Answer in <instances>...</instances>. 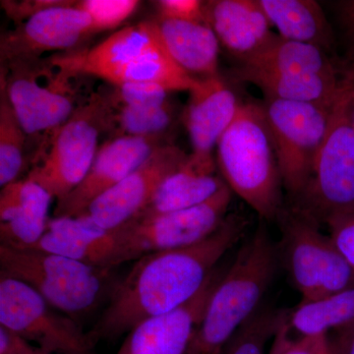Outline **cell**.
<instances>
[{"instance_id":"obj_1","label":"cell","mask_w":354,"mask_h":354,"mask_svg":"<svg viewBox=\"0 0 354 354\" xmlns=\"http://www.w3.org/2000/svg\"><path fill=\"white\" fill-rule=\"evenodd\" d=\"M247 221L228 215L199 243L148 254L113 288L109 305L90 334L95 342L128 334L146 319L178 308L201 290L221 258L243 239Z\"/></svg>"},{"instance_id":"obj_2","label":"cell","mask_w":354,"mask_h":354,"mask_svg":"<svg viewBox=\"0 0 354 354\" xmlns=\"http://www.w3.org/2000/svg\"><path fill=\"white\" fill-rule=\"evenodd\" d=\"M279 262L278 244L261 223L218 281L186 354H221L261 308Z\"/></svg>"},{"instance_id":"obj_3","label":"cell","mask_w":354,"mask_h":354,"mask_svg":"<svg viewBox=\"0 0 354 354\" xmlns=\"http://www.w3.org/2000/svg\"><path fill=\"white\" fill-rule=\"evenodd\" d=\"M216 150L228 188L263 220H278L285 208L283 184L262 104L242 102Z\"/></svg>"},{"instance_id":"obj_4","label":"cell","mask_w":354,"mask_h":354,"mask_svg":"<svg viewBox=\"0 0 354 354\" xmlns=\"http://www.w3.org/2000/svg\"><path fill=\"white\" fill-rule=\"evenodd\" d=\"M111 271L38 249L0 243V277L22 281L75 320L101 302Z\"/></svg>"},{"instance_id":"obj_5","label":"cell","mask_w":354,"mask_h":354,"mask_svg":"<svg viewBox=\"0 0 354 354\" xmlns=\"http://www.w3.org/2000/svg\"><path fill=\"white\" fill-rule=\"evenodd\" d=\"M341 78V77H339ZM292 207L319 223L354 212V124L348 88L341 79L329 127L306 189Z\"/></svg>"},{"instance_id":"obj_6","label":"cell","mask_w":354,"mask_h":354,"mask_svg":"<svg viewBox=\"0 0 354 354\" xmlns=\"http://www.w3.org/2000/svg\"><path fill=\"white\" fill-rule=\"evenodd\" d=\"M278 221V245L293 286L301 300L318 299L354 286V271L318 221L295 207L283 208Z\"/></svg>"},{"instance_id":"obj_7","label":"cell","mask_w":354,"mask_h":354,"mask_svg":"<svg viewBox=\"0 0 354 354\" xmlns=\"http://www.w3.org/2000/svg\"><path fill=\"white\" fill-rule=\"evenodd\" d=\"M111 111L104 93L78 106L51 134L50 147L26 178L38 183L57 202L68 196L88 174L99 152L102 132L109 131Z\"/></svg>"},{"instance_id":"obj_8","label":"cell","mask_w":354,"mask_h":354,"mask_svg":"<svg viewBox=\"0 0 354 354\" xmlns=\"http://www.w3.org/2000/svg\"><path fill=\"white\" fill-rule=\"evenodd\" d=\"M333 104L324 106L271 99H265L262 104L278 158L283 189L293 202L299 199L308 185L329 127Z\"/></svg>"},{"instance_id":"obj_9","label":"cell","mask_w":354,"mask_h":354,"mask_svg":"<svg viewBox=\"0 0 354 354\" xmlns=\"http://www.w3.org/2000/svg\"><path fill=\"white\" fill-rule=\"evenodd\" d=\"M232 199V191L225 185L197 206L131 221L118 227L115 267L148 254L184 248L205 241L227 220Z\"/></svg>"},{"instance_id":"obj_10","label":"cell","mask_w":354,"mask_h":354,"mask_svg":"<svg viewBox=\"0 0 354 354\" xmlns=\"http://www.w3.org/2000/svg\"><path fill=\"white\" fill-rule=\"evenodd\" d=\"M0 326L53 354H95L90 332L17 279L0 277Z\"/></svg>"},{"instance_id":"obj_11","label":"cell","mask_w":354,"mask_h":354,"mask_svg":"<svg viewBox=\"0 0 354 354\" xmlns=\"http://www.w3.org/2000/svg\"><path fill=\"white\" fill-rule=\"evenodd\" d=\"M1 90L28 135L55 131L78 106L71 87L73 74L39 59L6 66Z\"/></svg>"},{"instance_id":"obj_12","label":"cell","mask_w":354,"mask_h":354,"mask_svg":"<svg viewBox=\"0 0 354 354\" xmlns=\"http://www.w3.org/2000/svg\"><path fill=\"white\" fill-rule=\"evenodd\" d=\"M188 156L172 143L158 147L121 183L97 198L82 215L104 230L127 225L146 208L160 184Z\"/></svg>"},{"instance_id":"obj_13","label":"cell","mask_w":354,"mask_h":354,"mask_svg":"<svg viewBox=\"0 0 354 354\" xmlns=\"http://www.w3.org/2000/svg\"><path fill=\"white\" fill-rule=\"evenodd\" d=\"M77 1L41 11L6 32L0 41L4 67L34 62L46 51L68 50L94 35L87 14Z\"/></svg>"},{"instance_id":"obj_14","label":"cell","mask_w":354,"mask_h":354,"mask_svg":"<svg viewBox=\"0 0 354 354\" xmlns=\"http://www.w3.org/2000/svg\"><path fill=\"white\" fill-rule=\"evenodd\" d=\"M169 143V134L113 137L99 149L81 183L68 196L57 203L53 218L82 215L97 198L121 183L158 147Z\"/></svg>"},{"instance_id":"obj_15","label":"cell","mask_w":354,"mask_h":354,"mask_svg":"<svg viewBox=\"0 0 354 354\" xmlns=\"http://www.w3.org/2000/svg\"><path fill=\"white\" fill-rule=\"evenodd\" d=\"M223 272L216 268L189 301L135 326L116 354L187 353L207 304Z\"/></svg>"},{"instance_id":"obj_16","label":"cell","mask_w":354,"mask_h":354,"mask_svg":"<svg viewBox=\"0 0 354 354\" xmlns=\"http://www.w3.org/2000/svg\"><path fill=\"white\" fill-rule=\"evenodd\" d=\"M189 94L183 116L192 146L190 155L200 162H216L214 149L234 120L242 102L220 74L198 79Z\"/></svg>"},{"instance_id":"obj_17","label":"cell","mask_w":354,"mask_h":354,"mask_svg":"<svg viewBox=\"0 0 354 354\" xmlns=\"http://www.w3.org/2000/svg\"><path fill=\"white\" fill-rule=\"evenodd\" d=\"M164 53L169 55L157 20H150L118 30L88 50L59 55L51 62L73 75L95 76L102 69Z\"/></svg>"},{"instance_id":"obj_18","label":"cell","mask_w":354,"mask_h":354,"mask_svg":"<svg viewBox=\"0 0 354 354\" xmlns=\"http://www.w3.org/2000/svg\"><path fill=\"white\" fill-rule=\"evenodd\" d=\"M204 16L221 46L241 64L255 57L276 36L258 0L204 1Z\"/></svg>"},{"instance_id":"obj_19","label":"cell","mask_w":354,"mask_h":354,"mask_svg":"<svg viewBox=\"0 0 354 354\" xmlns=\"http://www.w3.org/2000/svg\"><path fill=\"white\" fill-rule=\"evenodd\" d=\"M38 249L79 261L94 267L113 270L118 248V232L104 230L87 216L51 218L41 239L35 245Z\"/></svg>"},{"instance_id":"obj_20","label":"cell","mask_w":354,"mask_h":354,"mask_svg":"<svg viewBox=\"0 0 354 354\" xmlns=\"http://www.w3.org/2000/svg\"><path fill=\"white\" fill-rule=\"evenodd\" d=\"M53 197L28 178L4 186L0 192V243L31 247L41 239Z\"/></svg>"},{"instance_id":"obj_21","label":"cell","mask_w":354,"mask_h":354,"mask_svg":"<svg viewBox=\"0 0 354 354\" xmlns=\"http://www.w3.org/2000/svg\"><path fill=\"white\" fill-rule=\"evenodd\" d=\"M216 162H199L192 156L160 184L152 200L134 220L191 208L206 202L227 185L216 174Z\"/></svg>"},{"instance_id":"obj_22","label":"cell","mask_w":354,"mask_h":354,"mask_svg":"<svg viewBox=\"0 0 354 354\" xmlns=\"http://www.w3.org/2000/svg\"><path fill=\"white\" fill-rule=\"evenodd\" d=\"M156 20L167 53L180 68L195 79L218 75L221 44L206 22Z\"/></svg>"},{"instance_id":"obj_23","label":"cell","mask_w":354,"mask_h":354,"mask_svg":"<svg viewBox=\"0 0 354 354\" xmlns=\"http://www.w3.org/2000/svg\"><path fill=\"white\" fill-rule=\"evenodd\" d=\"M281 38L312 44L330 53L335 37L322 6L315 0H258Z\"/></svg>"},{"instance_id":"obj_24","label":"cell","mask_w":354,"mask_h":354,"mask_svg":"<svg viewBox=\"0 0 354 354\" xmlns=\"http://www.w3.org/2000/svg\"><path fill=\"white\" fill-rule=\"evenodd\" d=\"M234 75L242 82L250 83L262 91L265 99L306 102L332 106L339 94V75L320 76L306 74L256 71L239 66Z\"/></svg>"},{"instance_id":"obj_25","label":"cell","mask_w":354,"mask_h":354,"mask_svg":"<svg viewBox=\"0 0 354 354\" xmlns=\"http://www.w3.org/2000/svg\"><path fill=\"white\" fill-rule=\"evenodd\" d=\"M256 71L306 75H339V65L330 53L312 44L288 41L276 35L259 53L239 65Z\"/></svg>"},{"instance_id":"obj_26","label":"cell","mask_w":354,"mask_h":354,"mask_svg":"<svg viewBox=\"0 0 354 354\" xmlns=\"http://www.w3.org/2000/svg\"><path fill=\"white\" fill-rule=\"evenodd\" d=\"M286 323L298 337H320L354 324V286L308 300L288 311Z\"/></svg>"},{"instance_id":"obj_27","label":"cell","mask_w":354,"mask_h":354,"mask_svg":"<svg viewBox=\"0 0 354 354\" xmlns=\"http://www.w3.org/2000/svg\"><path fill=\"white\" fill-rule=\"evenodd\" d=\"M177 116V106L171 99L160 106H111L109 131L113 132V137L167 135Z\"/></svg>"},{"instance_id":"obj_28","label":"cell","mask_w":354,"mask_h":354,"mask_svg":"<svg viewBox=\"0 0 354 354\" xmlns=\"http://www.w3.org/2000/svg\"><path fill=\"white\" fill-rule=\"evenodd\" d=\"M28 134L14 113L6 93L0 100V185L19 180L25 165Z\"/></svg>"},{"instance_id":"obj_29","label":"cell","mask_w":354,"mask_h":354,"mask_svg":"<svg viewBox=\"0 0 354 354\" xmlns=\"http://www.w3.org/2000/svg\"><path fill=\"white\" fill-rule=\"evenodd\" d=\"M288 311L261 307L255 315L228 342L221 354H268L272 342Z\"/></svg>"},{"instance_id":"obj_30","label":"cell","mask_w":354,"mask_h":354,"mask_svg":"<svg viewBox=\"0 0 354 354\" xmlns=\"http://www.w3.org/2000/svg\"><path fill=\"white\" fill-rule=\"evenodd\" d=\"M141 2L137 0H83L76 6L87 14L93 32L116 29L131 17Z\"/></svg>"},{"instance_id":"obj_31","label":"cell","mask_w":354,"mask_h":354,"mask_svg":"<svg viewBox=\"0 0 354 354\" xmlns=\"http://www.w3.org/2000/svg\"><path fill=\"white\" fill-rule=\"evenodd\" d=\"M109 106H153L169 101L171 94L169 90L155 84H122L113 86L111 92L104 93Z\"/></svg>"},{"instance_id":"obj_32","label":"cell","mask_w":354,"mask_h":354,"mask_svg":"<svg viewBox=\"0 0 354 354\" xmlns=\"http://www.w3.org/2000/svg\"><path fill=\"white\" fill-rule=\"evenodd\" d=\"M318 339L293 334L286 318L272 339L268 354H316Z\"/></svg>"},{"instance_id":"obj_33","label":"cell","mask_w":354,"mask_h":354,"mask_svg":"<svg viewBox=\"0 0 354 354\" xmlns=\"http://www.w3.org/2000/svg\"><path fill=\"white\" fill-rule=\"evenodd\" d=\"M158 19L205 22L204 1L200 0H158Z\"/></svg>"},{"instance_id":"obj_34","label":"cell","mask_w":354,"mask_h":354,"mask_svg":"<svg viewBox=\"0 0 354 354\" xmlns=\"http://www.w3.org/2000/svg\"><path fill=\"white\" fill-rule=\"evenodd\" d=\"M326 225L330 239L354 271V212L330 218Z\"/></svg>"},{"instance_id":"obj_35","label":"cell","mask_w":354,"mask_h":354,"mask_svg":"<svg viewBox=\"0 0 354 354\" xmlns=\"http://www.w3.org/2000/svg\"><path fill=\"white\" fill-rule=\"evenodd\" d=\"M66 2V0H23L1 1V6L10 19L23 23L41 11L62 6Z\"/></svg>"},{"instance_id":"obj_36","label":"cell","mask_w":354,"mask_h":354,"mask_svg":"<svg viewBox=\"0 0 354 354\" xmlns=\"http://www.w3.org/2000/svg\"><path fill=\"white\" fill-rule=\"evenodd\" d=\"M339 26L348 46V57L354 59V0H344L335 3Z\"/></svg>"},{"instance_id":"obj_37","label":"cell","mask_w":354,"mask_h":354,"mask_svg":"<svg viewBox=\"0 0 354 354\" xmlns=\"http://www.w3.org/2000/svg\"><path fill=\"white\" fill-rule=\"evenodd\" d=\"M0 354H53L32 346L3 326H0Z\"/></svg>"},{"instance_id":"obj_38","label":"cell","mask_w":354,"mask_h":354,"mask_svg":"<svg viewBox=\"0 0 354 354\" xmlns=\"http://www.w3.org/2000/svg\"><path fill=\"white\" fill-rule=\"evenodd\" d=\"M329 335L337 354H354V324Z\"/></svg>"},{"instance_id":"obj_39","label":"cell","mask_w":354,"mask_h":354,"mask_svg":"<svg viewBox=\"0 0 354 354\" xmlns=\"http://www.w3.org/2000/svg\"><path fill=\"white\" fill-rule=\"evenodd\" d=\"M339 77L348 88L349 97H351V109H353V118L354 124V59L344 60L339 64Z\"/></svg>"},{"instance_id":"obj_40","label":"cell","mask_w":354,"mask_h":354,"mask_svg":"<svg viewBox=\"0 0 354 354\" xmlns=\"http://www.w3.org/2000/svg\"><path fill=\"white\" fill-rule=\"evenodd\" d=\"M316 354H337L329 335L319 337Z\"/></svg>"}]
</instances>
